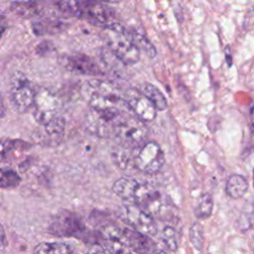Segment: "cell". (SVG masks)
<instances>
[{
	"label": "cell",
	"mask_w": 254,
	"mask_h": 254,
	"mask_svg": "<svg viewBox=\"0 0 254 254\" xmlns=\"http://www.w3.org/2000/svg\"><path fill=\"white\" fill-rule=\"evenodd\" d=\"M60 105L59 98L50 90L44 87L37 89L33 105V116L36 122L40 125L49 122L59 114Z\"/></svg>",
	"instance_id": "10"
},
{
	"label": "cell",
	"mask_w": 254,
	"mask_h": 254,
	"mask_svg": "<svg viewBox=\"0 0 254 254\" xmlns=\"http://www.w3.org/2000/svg\"><path fill=\"white\" fill-rule=\"evenodd\" d=\"M131 202L138 204L151 215L159 216L167 206V197L156 186L140 183Z\"/></svg>",
	"instance_id": "7"
},
{
	"label": "cell",
	"mask_w": 254,
	"mask_h": 254,
	"mask_svg": "<svg viewBox=\"0 0 254 254\" xmlns=\"http://www.w3.org/2000/svg\"><path fill=\"white\" fill-rule=\"evenodd\" d=\"M104 0H53L59 10L88 23L107 28L115 23L114 12L103 3Z\"/></svg>",
	"instance_id": "1"
},
{
	"label": "cell",
	"mask_w": 254,
	"mask_h": 254,
	"mask_svg": "<svg viewBox=\"0 0 254 254\" xmlns=\"http://www.w3.org/2000/svg\"><path fill=\"white\" fill-rule=\"evenodd\" d=\"M136 115L126 114L118 123L114 137L123 145L130 148L138 147L148 137V127Z\"/></svg>",
	"instance_id": "4"
},
{
	"label": "cell",
	"mask_w": 254,
	"mask_h": 254,
	"mask_svg": "<svg viewBox=\"0 0 254 254\" xmlns=\"http://www.w3.org/2000/svg\"><path fill=\"white\" fill-rule=\"evenodd\" d=\"M190 240L192 246L201 251L203 248L204 237H203V227L199 222H193L190 227Z\"/></svg>",
	"instance_id": "25"
},
{
	"label": "cell",
	"mask_w": 254,
	"mask_h": 254,
	"mask_svg": "<svg viewBox=\"0 0 254 254\" xmlns=\"http://www.w3.org/2000/svg\"><path fill=\"white\" fill-rule=\"evenodd\" d=\"M139 184L140 183L134 178L122 177L115 181L112 190L114 193L120 196L121 198L132 201Z\"/></svg>",
	"instance_id": "16"
},
{
	"label": "cell",
	"mask_w": 254,
	"mask_h": 254,
	"mask_svg": "<svg viewBox=\"0 0 254 254\" xmlns=\"http://www.w3.org/2000/svg\"><path fill=\"white\" fill-rule=\"evenodd\" d=\"M64 29V23L52 19H45L35 22L33 24V31L37 35H44L47 33H57Z\"/></svg>",
	"instance_id": "22"
},
{
	"label": "cell",
	"mask_w": 254,
	"mask_h": 254,
	"mask_svg": "<svg viewBox=\"0 0 254 254\" xmlns=\"http://www.w3.org/2000/svg\"><path fill=\"white\" fill-rule=\"evenodd\" d=\"M85 225L81 218L75 213L63 211L55 216L48 231L57 236H73L82 238L85 234Z\"/></svg>",
	"instance_id": "9"
},
{
	"label": "cell",
	"mask_w": 254,
	"mask_h": 254,
	"mask_svg": "<svg viewBox=\"0 0 254 254\" xmlns=\"http://www.w3.org/2000/svg\"><path fill=\"white\" fill-rule=\"evenodd\" d=\"M105 2H109V3H116V2H119L121 0H104Z\"/></svg>",
	"instance_id": "30"
},
{
	"label": "cell",
	"mask_w": 254,
	"mask_h": 254,
	"mask_svg": "<svg viewBox=\"0 0 254 254\" xmlns=\"http://www.w3.org/2000/svg\"><path fill=\"white\" fill-rule=\"evenodd\" d=\"M73 251L72 247L64 242H43L38 244L33 252L38 254H66Z\"/></svg>",
	"instance_id": "19"
},
{
	"label": "cell",
	"mask_w": 254,
	"mask_h": 254,
	"mask_svg": "<svg viewBox=\"0 0 254 254\" xmlns=\"http://www.w3.org/2000/svg\"><path fill=\"white\" fill-rule=\"evenodd\" d=\"M41 126L42 129L39 132V140L41 143L47 146H56L61 143L65 129V120L62 115L58 114Z\"/></svg>",
	"instance_id": "12"
},
{
	"label": "cell",
	"mask_w": 254,
	"mask_h": 254,
	"mask_svg": "<svg viewBox=\"0 0 254 254\" xmlns=\"http://www.w3.org/2000/svg\"><path fill=\"white\" fill-rule=\"evenodd\" d=\"M118 216L133 229L142 233L153 236L158 232L154 216L134 202L122 204L118 209Z\"/></svg>",
	"instance_id": "6"
},
{
	"label": "cell",
	"mask_w": 254,
	"mask_h": 254,
	"mask_svg": "<svg viewBox=\"0 0 254 254\" xmlns=\"http://www.w3.org/2000/svg\"><path fill=\"white\" fill-rule=\"evenodd\" d=\"M254 219V203L246 202L243 209L241 210L238 218L236 219L235 226L240 232H246L252 225Z\"/></svg>",
	"instance_id": "20"
},
{
	"label": "cell",
	"mask_w": 254,
	"mask_h": 254,
	"mask_svg": "<svg viewBox=\"0 0 254 254\" xmlns=\"http://www.w3.org/2000/svg\"><path fill=\"white\" fill-rule=\"evenodd\" d=\"M162 242L167 251H176L178 248V241L176 231L172 226H165L161 234Z\"/></svg>",
	"instance_id": "26"
},
{
	"label": "cell",
	"mask_w": 254,
	"mask_h": 254,
	"mask_svg": "<svg viewBox=\"0 0 254 254\" xmlns=\"http://www.w3.org/2000/svg\"><path fill=\"white\" fill-rule=\"evenodd\" d=\"M64 66L80 74L85 75H102L103 71L100 66L88 56L82 54H74L65 58Z\"/></svg>",
	"instance_id": "13"
},
{
	"label": "cell",
	"mask_w": 254,
	"mask_h": 254,
	"mask_svg": "<svg viewBox=\"0 0 254 254\" xmlns=\"http://www.w3.org/2000/svg\"><path fill=\"white\" fill-rule=\"evenodd\" d=\"M1 188H14L20 183V177L11 169H2L1 171Z\"/></svg>",
	"instance_id": "27"
},
{
	"label": "cell",
	"mask_w": 254,
	"mask_h": 254,
	"mask_svg": "<svg viewBox=\"0 0 254 254\" xmlns=\"http://www.w3.org/2000/svg\"><path fill=\"white\" fill-rule=\"evenodd\" d=\"M48 8L47 3L44 0H28L13 2L11 10L24 18H34L42 16Z\"/></svg>",
	"instance_id": "15"
},
{
	"label": "cell",
	"mask_w": 254,
	"mask_h": 254,
	"mask_svg": "<svg viewBox=\"0 0 254 254\" xmlns=\"http://www.w3.org/2000/svg\"><path fill=\"white\" fill-rule=\"evenodd\" d=\"M252 181H253V188H254V169H253V176H252Z\"/></svg>",
	"instance_id": "31"
},
{
	"label": "cell",
	"mask_w": 254,
	"mask_h": 254,
	"mask_svg": "<svg viewBox=\"0 0 254 254\" xmlns=\"http://www.w3.org/2000/svg\"><path fill=\"white\" fill-rule=\"evenodd\" d=\"M249 130L254 135V105L251 107L249 112Z\"/></svg>",
	"instance_id": "28"
},
{
	"label": "cell",
	"mask_w": 254,
	"mask_h": 254,
	"mask_svg": "<svg viewBox=\"0 0 254 254\" xmlns=\"http://www.w3.org/2000/svg\"><path fill=\"white\" fill-rule=\"evenodd\" d=\"M9 95L13 107L19 112L28 111L35 101L36 91L32 88V85L27 76L20 72L15 71L10 77Z\"/></svg>",
	"instance_id": "5"
},
{
	"label": "cell",
	"mask_w": 254,
	"mask_h": 254,
	"mask_svg": "<svg viewBox=\"0 0 254 254\" xmlns=\"http://www.w3.org/2000/svg\"><path fill=\"white\" fill-rule=\"evenodd\" d=\"M213 210V199L209 193H203L194 208V215L198 219H204L211 215Z\"/></svg>",
	"instance_id": "24"
},
{
	"label": "cell",
	"mask_w": 254,
	"mask_h": 254,
	"mask_svg": "<svg viewBox=\"0 0 254 254\" xmlns=\"http://www.w3.org/2000/svg\"><path fill=\"white\" fill-rule=\"evenodd\" d=\"M137 89L150 99L158 110H165L167 108L168 102L166 97L155 85L149 82H141L137 85Z\"/></svg>",
	"instance_id": "18"
},
{
	"label": "cell",
	"mask_w": 254,
	"mask_h": 254,
	"mask_svg": "<svg viewBox=\"0 0 254 254\" xmlns=\"http://www.w3.org/2000/svg\"><path fill=\"white\" fill-rule=\"evenodd\" d=\"M126 111H100L89 108L84 117L86 129L101 138L114 137L118 123L126 115Z\"/></svg>",
	"instance_id": "3"
},
{
	"label": "cell",
	"mask_w": 254,
	"mask_h": 254,
	"mask_svg": "<svg viewBox=\"0 0 254 254\" xmlns=\"http://www.w3.org/2000/svg\"><path fill=\"white\" fill-rule=\"evenodd\" d=\"M129 149L130 147L121 144V146L114 150V162L116 163L118 168L122 170H127L131 163L134 164V154H132Z\"/></svg>",
	"instance_id": "23"
},
{
	"label": "cell",
	"mask_w": 254,
	"mask_h": 254,
	"mask_svg": "<svg viewBox=\"0 0 254 254\" xmlns=\"http://www.w3.org/2000/svg\"><path fill=\"white\" fill-rule=\"evenodd\" d=\"M124 97L129 109L133 111L138 118L144 122H151L155 119L158 109L150 99L137 89V87L127 90Z\"/></svg>",
	"instance_id": "11"
},
{
	"label": "cell",
	"mask_w": 254,
	"mask_h": 254,
	"mask_svg": "<svg viewBox=\"0 0 254 254\" xmlns=\"http://www.w3.org/2000/svg\"><path fill=\"white\" fill-rule=\"evenodd\" d=\"M104 39L109 50L124 64H134L140 60V50L133 42L129 31L115 22L104 28Z\"/></svg>",
	"instance_id": "2"
},
{
	"label": "cell",
	"mask_w": 254,
	"mask_h": 254,
	"mask_svg": "<svg viewBox=\"0 0 254 254\" xmlns=\"http://www.w3.org/2000/svg\"><path fill=\"white\" fill-rule=\"evenodd\" d=\"M253 251H254V250H253Z\"/></svg>",
	"instance_id": "32"
},
{
	"label": "cell",
	"mask_w": 254,
	"mask_h": 254,
	"mask_svg": "<svg viewBox=\"0 0 254 254\" xmlns=\"http://www.w3.org/2000/svg\"><path fill=\"white\" fill-rule=\"evenodd\" d=\"M124 232L126 241L134 252H157L158 248L150 238V235L142 233L136 229H124Z\"/></svg>",
	"instance_id": "14"
},
{
	"label": "cell",
	"mask_w": 254,
	"mask_h": 254,
	"mask_svg": "<svg viewBox=\"0 0 254 254\" xmlns=\"http://www.w3.org/2000/svg\"><path fill=\"white\" fill-rule=\"evenodd\" d=\"M249 188L248 182L242 175L232 174L228 177L225 185V191L227 195L232 198H241L247 192Z\"/></svg>",
	"instance_id": "17"
},
{
	"label": "cell",
	"mask_w": 254,
	"mask_h": 254,
	"mask_svg": "<svg viewBox=\"0 0 254 254\" xmlns=\"http://www.w3.org/2000/svg\"><path fill=\"white\" fill-rule=\"evenodd\" d=\"M164 164V152L155 141L145 143L134 153V166L142 173L154 175L162 169Z\"/></svg>",
	"instance_id": "8"
},
{
	"label": "cell",
	"mask_w": 254,
	"mask_h": 254,
	"mask_svg": "<svg viewBox=\"0 0 254 254\" xmlns=\"http://www.w3.org/2000/svg\"><path fill=\"white\" fill-rule=\"evenodd\" d=\"M129 33L133 42L136 44L140 51H143L149 58H154L156 56V48L143 33L136 30H131L129 31Z\"/></svg>",
	"instance_id": "21"
},
{
	"label": "cell",
	"mask_w": 254,
	"mask_h": 254,
	"mask_svg": "<svg viewBox=\"0 0 254 254\" xmlns=\"http://www.w3.org/2000/svg\"><path fill=\"white\" fill-rule=\"evenodd\" d=\"M4 242H5V232H4V229L3 227L1 228V249L3 250L5 245H4Z\"/></svg>",
	"instance_id": "29"
}]
</instances>
